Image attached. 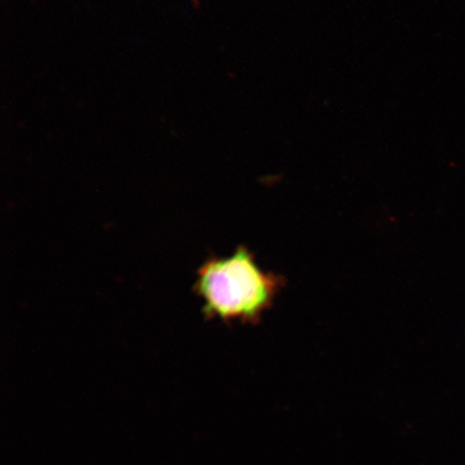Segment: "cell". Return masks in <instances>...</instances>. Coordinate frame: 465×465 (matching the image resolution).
I'll return each instance as SVG.
<instances>
[{"mask_svg": "<svg viewBox=\"0 0 465 465\" xmlns=\"http://www.w3.org/2000/svg\"><path fill=\"white\" fill-rule=\"evenodd\" d=\"M284 283V277L262 270L252 252L240 245L230 257L207 258L196 272L193 291L203 301L208 322L258 324Z\"/></svg>", "mask_w": 465, "mask_h": 465, "instance_id": "obj_1", "label": "cell"}]
</instances>
